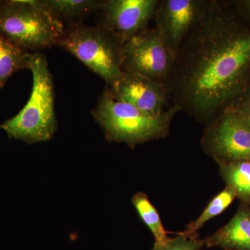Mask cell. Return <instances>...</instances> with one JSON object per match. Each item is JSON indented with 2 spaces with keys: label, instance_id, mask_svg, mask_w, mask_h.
Returning a JSON list of instances; mask_svg holds the SVG:
<instances>
[{
  "label": "cell",
  "instance_id": "obj_7",
  "mask_svg": "<svg viewBox=\"0 0 250 250\" xmlns=\"http://www.w3.org/2000/svg\"><path fill=\"white\" fill-rule=\"evenodd\" d=\"M202 149L218 164L250 161V126L235 108L206 125Z\"/></svg>",
  "mask_w": 250,
  "mask_h": 250
},
{
  "label": "cell",
  "instance_id": "obj_1",
  "mask_svg": "<svg viewBox=\"0 0 250 250\" xmlns=\"http://www.w3.org/2000/svg\"><path fill=\"white\" fill-rule=\"evenodd\" d=\"M166 85L172 106L205 125L236 106L250 89V20L233 2L213 0Z\"/></svg>",
  "mask_w": 250,
  "mask_h": 250
},
{
  "label": "cell",
  "instance_id": "obj_20",
  "mask_svg": "<svg viewBox=\"0 0 250 250\" xmlns=\"http://www.w3.org/2000/svg\"></svg>",
  "mask_w": 250,
  "mask_h": 250
},
{
  "label": "cell",
  "instance_id": "obj_16",
  "mask_svg": "<svg viewBox=\"0 0 250 250\" xmlns=\"http://www.w3.org/2000/svg\"><path fill=\"white\" fill-rule=\"evenodd\" d=\"M235 198L236 197L234 190L231 188L226 187L210 200L200 216L189 224L187 229L183 232L187 235L196 233L197 230L202 228L208 220L223 213L231 205Z\"/></svg>",
  "mask_w": 250,
  "mask_h": 250
},
{
  "label": "cell",
  "instance_id": "obj_17",
  "mask_svg": "<svg viewBox=\"0 0 250 250\" xmlns=\"http://www.w3.org/2000/svg\"><path fill=\"white\" fill-rule=\"evenodd\" d=\"M204 246L203 240L200 239L197 233L187 235L182 231L165 243H154L152 250H202Z\"/></svg>",
  "mask_w": 250,
  "mask_h": 250
},
{
  "label": "cell",
  "instance_id": "obj_10",
  "mask_svg": "<svg viewBox=\"0 0 250 250\" xmlns=\"http://www.w3.org/2000/svg\"><path fill=\"white\" fill-rule=\"evenodd\" d=\"M108 87L117 99L149 114H161L172 106L166 84L139 74L123 71L116 83Z\"/></svg>",
  "mask_w": 250,
  "mask_h": 250
},
{
  "label": "cell",
  "instance_id": "obj_8",
  "mask_svg": "<svg viewBox=\"0 0 250 250\" xmlns=\"http://www.w3.org/2000/svg\"><path fill=\"white\" fill-rule=\"evenodd\" d=\"M213 1L159 0L153 19L154 27L174 53L205 17Z\"/></svg>",
  "mask_w": 250,
  "mask_h": 250
},
{
  "label": "cell",
  "instance_id": "obj_14",
  "mask_svg": "<svg viewBox=\"0 0 250 250\" xmlns=\"http://www.w3.org/2000/svg\"><path fill=\"white\" fill-rule=\"evenodd\" d=\"M218 166L226 187L234 190L241 204L250 207V161H233Z\"/></svg>",
  "mask_w": 250,
  "mask_h": 250
},
{
  "label": "cell",
  "instance_id": "obj_19",
  "mask_svg": "<svg viewBox=\"0 0 250 250\" xmlns=\"http://www.w3.org/2000/svg\"><path fill=\"white\" fill-rule=\"evenodd\" d=\"M240 14L250 20V0L233 2Z\"/></svg>",
  "mask_w": 250,
  "mask_h": 250
},
{
  "label": "cell",
  "instance_id": "obj_2",
  "mask_svg": "<svg viewBox=\"0 0 250 250\" xmlns=\"http://www.w3.org/2000/svg\"><path fill=\"white\" fill-rule=\"evenodd\" d=\"M179 109L174 106L159 115L146 113L117 99L106 87L92 111L110 143H125L130 147L167 137Z\"/></svg>",
  "mask_w": 250,
  "mask_h": 250
},
{
  "label": "cell",
  "instance_id": "obj_9",
  "mask_svg": "<svg viewBox=\"0 0 250 250\" xmlns=\"http://www.w3.org/2000/svg\"><path fill=\"white\" fill-rule=\"evenodd\" d=\"M159 0H105L100 1L98 25L125 44L147 29L154 19Z\"/></svg>",
  "mask_w": 250,
  "mask_h": 250
},
{
  "label": "cell",
  "instance_id": "obj_6",
  "mask_svg": "<svg viewBox=\"0 0 250 250\" xmlns=\"http://www.w3.org/2000/svg\"><path fill=\"white\" fill-rule=\"evenodd\" d=\"M175 57L157 29L147 27L125 44L123 70L166 84L173 70Z\"/></svg>",
  "mask_w": 250,
  "mask_h": 250
},
{
  "label": "cell",
  "instance_id": "obj_18",
  "mask_svg": "<svg viewBox=\"0 0 250 250\" xmlns=\"http://www.w3.org/2000/svg\"><path fill=\"white\" fill-rule=\"evenodd\" d=\"M232 108H236L250 126V89Z\"/></svg>",
  "mask_w": 250,
  "mask_h": 250
},
{
  "label": "cell",
  "instance_id": "obj_5",
  "mask_svg": "<svg viewBox=\"0 0 250 250\" xmlns=\"http://www.w3.org/2000/svg\"><path fill=\"white\" fill-rule=\"evenodd\" d=\"M57 45L75 56L108 86L123 74L124 44L98 24L66 26Z\"/></svg>",
  "mask_w": 250,
  "mask_h": 250
},
{
  "label": "cell",
  "instance_id": "obj_15",
  "mask_svg": "<svg viewBox=\"0 0 250 250\" xmlns=\"http://www.w3.org/2000/svg\"><path fill=\"white\" fill-rule=\"evenodd\" d=\"M132 203L140 218L152 231L155 243H165L169 239L167 231L164 229L160 215L155 207L149 201L147 195L142 192H137L132 197Z\"/></svg>",
  "mask_w": 250,
  "mask_h": 250
},
{
  "label": "cell",
  "instance_id": "obj_3",
  "mask_svg": "<svg viewBox=\"0 0 250 250\" xmlns=\"http://www.w3.org/2000/svg\"><path fill=\"white\" fill-rule=\"evenodd\" d=\"M29 70L33 76L29 100L17 115L0 125V129L9 139L27 143L45 142L52 139L57 127L53 77L45 54L32 53Z\"/></svg>",
  "mask_w": 250,
  "mask_h": 250
},
{
  "label": "cell",
  "instance_id": "obj_13",
  "mask_svg": "<svg viewBox=\"0 0 250 250\" xmlns=\"http://www.w3.org/2000/svg\"><path fill=\"white\" fill-rule=\"evenodd\" d=\"M31 54L0 34V88L16 72L29 70Z\"/></svg>",
  "mask_w": 250,
  "mask_h": 250
},
{
  "label": "cell",
  "instance_id": "obj_11",
  "mask_svg": "<svg viewBox=\"0 0 250 250\" xmlns=\"http://www.w3.org/2000/svg\"><path fill=\"white\" fill-rule=\"evenodd\" d=\"M203 242L208 248L250 250V207L241 204L229 222Z\"/></svg>",
  "mask_w": 250,
  "mask_h": 250
},
{
  "label": "cell",
  "instance_id": "obj_12",
  "mask_svg": "<svg viewBox=\"0 0 250 250\" xmlns=\"http://www.w3.org/2000/svg\"><path fill=\"white\" fill-rule=\"evenodd\" d=\"M54 18L65 26L82 24V21L97 13L100 1L95 0H39ZM66 27V26H65Z\"/></svg>",
  "mask_w": 250,
  "mask_h": 250
},
{
  "label": "cell",
  "instance_id": "obj_4",
  "mask_svg": "<svg viewBox=\"0 0 250 250\" xmlns=\"http://www.w3.org/2000/svg\"><path fill=\"white\" fill-rule=\"evenodd\" d=\"M64 31L39 0H0V34L26 50L57 45Z\"/></svg>",
  "mask_w": 250,
  "mask_h": 250
}]
</instances>
